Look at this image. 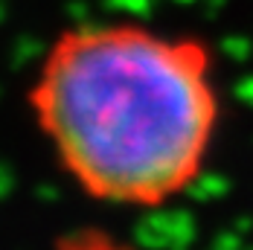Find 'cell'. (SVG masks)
I'll list each match as a JSON object with an SVG mask.
<instances>
[{
  "instance_id": "obj_1",
  "label": "cell",
  "mask_w": 253,
  "mask_h": 250,
  "mask_svg": "<svg viewBox=\"0 0 253 250\" xmlns=\"http://www.w3.org/2000/svg\"><path fill=\"white\" fill-rule=\"evenodd\" d=\"M24 99L64 177L117 209L186 198L207 175L221 123L207 38L146 21L58 29Z\"/></svg>"
}]
</instances>
